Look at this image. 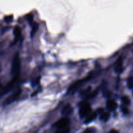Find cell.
Returning <instances> with one entry per match:
<instances>
[{"instance_id": "15", "label": "cell", "mask_w": 133, "mask_h": 133, "mask_svg": "<svg viewBox=\"0 0 133 133\" xmlns=\"http://www.w3.org/2000/svg\"><path fill=\"white\" fill-rule=\"evenodd\" d=\"M96 129L93 127H90L88 128V129H85L82 133H96Z\"/></svg>"}, {"instance_id": "16", "label": "cell", "mask_w": 133, "mask_h": 133, "mask_svg": "<svg viewBox=\"0 0 133 133\" xmlns=\"http://www.w3.org/2000/svg\"><path fill=\"white\" fill-rule=\"evenodd\" d=\"M13 20V16L12 15H9V16H5L4 18V20L7 23H9L11 22Z\"/></svg>"}, {"instance_id": "9", "label": "cell", "mask_w": 133, "mask_h": 133, "mask_svg": "<svg viewBox=\"0 0 133 133\" xmlns=\"http://www.w3.org/2000/svg\"><path fill=\"white\" fill-rule=\"evenodd\" d=\"M117 105V103L114 101V100H109L107 102V107L108 109L111 111H114L116 109Z\"/></svg>"}, {"instance_id": "11", "label": "cell", "mask_w": 133, "mask_h": 133, "mask_svg": "<svg viewBox=\"0 0 133 133\" xmlns=\"http://www.w3.org/2000/svg\"><path fill=\"white\" fill-rule=\"evenodd\" d=\"M110 112H103V113H101V114L100 119H101V120H102V121L106 122V121H108V119H110Z\"/></svg>"}, {"instance_id": "4", "label": "cell", "mask_w": 133, "mask_h": 133, "mask_svg": "<svg viewBox=\"0 0 133 133\" xmlns=\"http://www.w3.org/2000/svg\"><path fill=\"white\" fill-rule=\"evenodd\" d=\"M91 112V107L88 104H84L80 107L79 114L81 118L87 117Z\"/></svg>"}, {"instance_id": "3", "label": "cell", "mask_w": 133, "mask_h": 133, "mask_svg": "<svg viewBox=\"0 0 133 133\" xmlns=\"http://www.w3.org/2000/svg\"><path fill=\"white\" fill-rule=\"evenodd\" d=\"M70 120L68 117H63V118L60 119L59 120L55 123L54 124V126L56 127V128L59 129H62L63 128L66 127L67 125L69 124Z\"/></svg>"}, {"instance_id": "8", "label": "cell", "mask_w": 133, "mask_h": 133, "mask_svg": "<svg viewBox=\"0 0 133 133\" xmlns=\"http://www.w3.org/2000/svg\"><path fill=\"white\" fill-rule=\"evenodd\" d=\"M97 116V112H93L91 114H89L86 117V119L85 120V123L88 124L89 123L92 122L93 121H94L95 119V118Z\"/></svg>"}, {"instance_id": "2", "label": "cell", "mask_w": 133, "mask_h": 133, "mask_svg": "<svg viewBox=\"0 0 133 133\" xmlns=\"http://www.w3.org/2000/svg\"><path fill=\"white\" fill-rule=\"evenodd\" d=\"M22 92V89L20 88L18 89L17 90L15 91L12 95L9 96V97H7V99L4 101V104H10L12 103H13L15 101H16L18 98V97L20 95Z\"/></svg>"}, {"instance_id": "1", "label": "cell", "mask_w": 133, "mask_h": 133, "mask_svg": "<svg viewBox=\"0 0 133 133\" xmlns=\"http://www.w3.org/2000/svg\"><path fill=\"white\" fill-rule=\"evenodd\" d=\"M20 68V62L18 54H16L14 57L12 63V67H11V73L14 76H18L19 71Z\"/></svg>"}, {"instance_id": "19", "label": "cell", "mask_w": 133, "mask_h": 133, "mask_svg": "<svg viewBox=\"0 0 133 133\" xmlns=\"http://www.w3.org/2000/svg\"><path fill=\"white\" fill-rule=\"evenodd\" d=\"M122 112H123L125 114H129V110H128L127 108H125V107H123Z\"/></svg>"}, {"instance_id": "6", "label": "cell", "mask_w": 133, "mask_h": 133, "mask_svg": "<svg viewBox=\"0 0 133 133\" xmlns=\"http://www.w3.org/2000/svg\"><path fill=\"white\" fill-rule=\"evenodd\" d=\"M123 68L122 57H120L117 59V60L116 61V63H115L114 71L117 73H121L123 71Z\"/></svg>"}, {"instance_id": "18", "label": "cell", "mask_w": 133, "mask_h": 133, "mask_svg": "<svg viewBox=\"0 0 133 133\" xmlns=\"http://www.w3.org/2000/svg\"><path fill=\"white\" fill-rule=\"evenodd\" d=\"M69 128H65V129H63L61 132H59V133H69Z\"/></svg>"}, {"instance_id": "12", "label": "cell", "mask_w": 133, "mask_h": 133, "mask_svg": "<svg viewBox=\"0 0 133 133\" xmlns=\"http://www.w3.org/2000/svg\"><path fill=\"white\" fill-rule=\"evenodd\" d=\"M37 29H38V24H37V23H35V24L32 25L31 31V37H33V36L35 35V33L37 32Z\"/></svg>"}, {"instance_id": "10", "label": "cell", "mask_w": 133, "mask_h": 133, "mask_svg": "<svg viewBox=\"0 0 133 133\" xmlns=\"http://www.w3.org/2000/svg\"><path fill=\"white\" fill-rule=\"evenodd\" d=\"M14 35H15V41H18L20 37H21V29L19 26L16 25V26L14 28V31H13Z\"/></svg>"}, {"instance_id": "17", "label": "cell", "mask_w": 133, "mask_h": 133, "mask_svg": "<svg viewBox=\"0 0 133 133\" xmlns=\"http://www.w3.org/2000/svg\"><path fill=\"white\" fill-rule=\"evenodd\" d=\"M26 19L29 22V23L31 24L32 22H33V15L31 14H29V15H28L26 16Z\"/></svg>"}, {"instance_id": "5", "label": "cell", "mask_w": 133, "mask_h": 133, "mask_svg": "<svg viewBox=\"0 0 133 133\" xmlns=\"http://www.w3.org/2000/svg\"><path fill=\"white\" fill-rule=\"evenodd\" d=\"M89 78H87L86 79H83V80H79V81L76 82V83H75L73 85H71V86L70 87V88L69 89V90H68V92L76 91L79 88H80V87H81L82 85L83 84H84V83L86 82L87 80H88V79Z\"/></svg>"}, {"instance_id": "13", "label": "cell", "mask_w": 133, "mask_h": 133, "mask_svg": "<svg viewBox=\"0 0 133 133\" xmlns=\"http://www.w3.org/2000/svg\"><path fill=\"white\" fill-rule=\"evenodd\" d=\"M121 101H122L123 104L124 105L127 106L129 105L130 103V99H129V98L127 96H123V97H122V98H121Z\"/></svg>"}, {"instance_id": "14", "label": "cell", "mask_w": 133, "mask_h": 133, "mask_svg": "<svg viewBox=\"0 0 133 133\" xmlns=\"http://www.w3.org/2000/svg\"><path fill=\"white\" fill-rule=\"evenodd\" d=\"M127 85L129 89L133 88V76H130L127 80Z\"/></svg>"}, {"instance_id": "20", "label": "cell", "mask_w": 133, "mask_h": 133, "mask_svg": "<svg viewBox=\"0 0 133 133\" xmlns=\"http://www.w3.org/2000/svg\"><path fill=\"white\" fill-rule=\"evenodd\" d=\"M108 133H119V131L116 129H112Z\"/></svg>"}, {"instance_id": "7", "label": "cell", "mask_w": 133, "mask_h": 133, "mask_svg": "<svg viewBox=\"0 0 133 133\" xmlns=\"http://www.w3.org/2000/svg\"><path fill=\"white\" fill-rule=\"evenodd\" d=\"M73 111V109H72V107H71L70 104H66L65 107H63V108L62 109V111H61V113H62L63 115L64 116H68V115H70Z\"/></svg>"}, {"instance_id": "21", "label": "cell", "mask_w": 133, "mask_h": 133, "mask_svg": "<svg viewBox=\"0 0 133 133\" xmlns=\"http://www.w3.org/2000/svg\"><path fill=\"white\" fill-rule=\"evenodd\" d=\"M55 133H59V132H56Z\"/></svg>"}]
</instances>
